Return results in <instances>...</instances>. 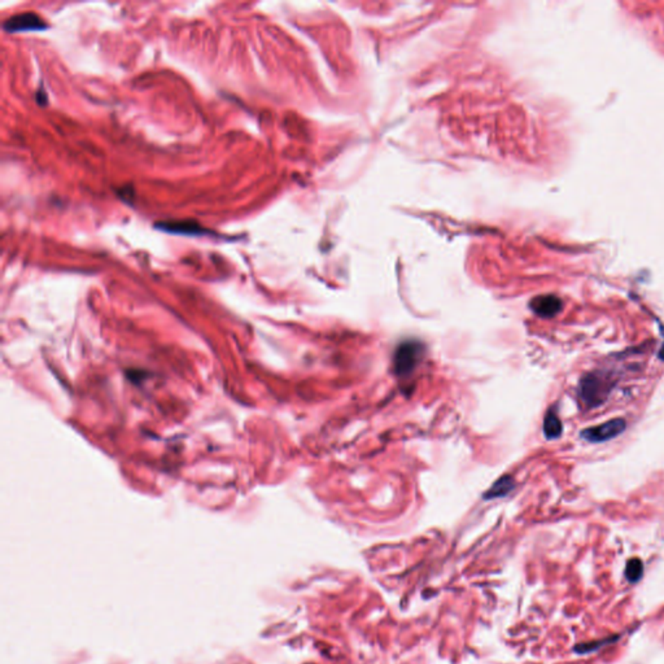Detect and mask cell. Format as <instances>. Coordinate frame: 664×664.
Returning <instances> with one entry per match:
<instances>
[{
    "label": "cell",
    "mask_w": 664,
    "mask_h": 664,
    "mask_svg": "<svg viewBox=\"0 0 664 664\" xmlns=\"http://www.w3.org/2000/svg\"><path fill=\"white\" fill-rule=\"evenodd\" d=\"M626 427V420L617 418L596 427L585 428L584 431H581V437L585 438L589 443H594V444L605 443L623 434Z\"/></svg>",
    "instance_id": "3957f363"
},
{
    "label": "cell",
    "mask_w": 664,
    "mask_h": 664,
    "mask_svg": "<svg viewBox=\"0 0 664 664\" xmlns=\"http://www.w3.org/2000/svg\"><path fill=\"white\" fill-rule=\"evenodd\" d=\"M514 488V482L510 476H503L498 479L492 488L485 494V498H497L506 496Z\"/></svg>",
    "instance_id": "ba28073f"
},
{
    "label": "cell",
    "mask_w": 664,
    "mask_h": 664,
    "mask_svg": "<svg viewBox=\"0 0 664 664\" xmlns=\"http://www.w3.org/2000/svg\"><path fill=\"white\" fill-rule=\"evenodd\" d=\"M155 228L169 234L190 235V237L192 235L201 237V235L209 234V230L200 226L199 223L195 221H164V222H157Z\"/></svg>",
    "instance_id": "5b68a950"
},
{
    "label": "cell",
    "mask_w": 664,
    "mask_h": 664,
    "mask_svg": "<svg viewBox=\"0 0 664 664\" xmlns=\"http://www.w3.org/2000/svg\"><path fill=\"white\" fill-rule=\"evenodd\" d=\"M423 353V345L417 340L401 342L393 356V371L404 379L416 370Z\"/></svg>",
    "instance_id": "6da1fadb"
},
{
    "label": "cell",
    "mask_w": 664,
    "mask_h": 664,
    "mask_svg": "<svg viewBox=\"0 0 664 664\" xmlns=\"http://www.w3.org/2000/svg\"><path fill=\"white\" fill-rule=\"evenodd\" d=\"M532 312L542 318H553L562 310V300L554 294L537 296L530 303Z\"/></svg>",
    "instance_id": "8992f818"
},
{
    "label": "cell",
    "mask_w": 664,
    "mask_h": 664,
    "mask_svg": "<svg viewBox=\"0 0 664 664\" xmlns=\"http://www.w3.org/2000/svg\"><path fill=\"white\" fill-rule=\"evenodd\" d=\"M610 392L608 379H603L602 375L589 374L580 383V396L585 404L590 406H597L608 397Z\"/></svg>",
    "instance_id": "7a4b0ae2"
},
{
    "label": "cell",
    "mask_w": 664,
    "mask_h": 664,
    "mask_svg": "<svg viewBox=\"0 0 664 664\" xmlns=\"http://www.w3.org/2000/svg\"><path fill=\"white\" fill-rule=\"evenodd\" d=\"M47 28V24L34 12H24L16 16H12L3 25V29L7 33L35 31V30H45Z\"/></svg>",
    "instance_id": "277c9868"
},
{
    "label": "cell",
    "mask_w": 664,
    "mask_h": 664,
    "mask_svg": "<svg viewBox=\"0 0 664 664\" xmlns=\"http://www.w3.org/2000/svg\"><path fill=\"white\" fill-rule=\"evenodd\" d=\"M544 434H545L546 438H549V440L558 438L562 434V422L553 410H551L546 414L545 420H544Z\"/></svg>",
    "instance_id": "52a82bcc"
},
{
    "label": "cell",
    "mask_w": 664,
    "mask_h": 664,
    "mask_svg": "<svg viewBox=\"0 0 664 664\" xmlns=\"http://www.w3.org/2000/svg\"><path fill=\"white\" fill-rule=\"evenodd\" d=\"M642 572H644V566H642V562L640 560H631L628 562L626 564V579L629 580L631 583H636L638 580L641 579L642 576Z\"/></svg>",
    "instance_id": "9c48e42d"
}]
</instances>
